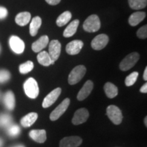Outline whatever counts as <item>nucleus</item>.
<instances>
[{
  "label": "nucleus",
  "instance_id": "obj_1",
  "mask_svg": "<svg viewBox=\"0 0 147 147\" xmlns=\"http://www.w3.org/2000/svg\"><path fill=\"white\" fill-rule=\"evenodd\" d=\"M23 89L25 94L31 99H35L39 94V87L37 81L33 78L27 79L23 84Z\"/></svg>",
  "mask_w": 147,
  "mask_h": 147
},
{
  "label": "nucleus",
  "instance_id": "obj_2",
  "mask_svg": "<svg viewBox=\"0 0 147 147\" xmlns=\"http://www.w3.org/2000/svg\"><path fill=\"white\" fill-rule=\"evenodd\" d=\"M101 23L100 18L95 14L89 16L83 23V29L87 32L93 33L100 29Z\"/></svg>",
  "mask_w": 147,
  "mask_h": 147
},
{
  "label": "nucleus",
  "instance_id": "obj_3",
  "mask_svg": "<svg viewBox=\"0 0 147 147\" xmlns=\"http://www.w3.org/2000/svg\"><path fill=\"white\" fill-rule=\"evenodd\" d=\"M86 73V67L84 65H80L76 66L71 71L68 76V82L69 84L73 85L78 83L81 80Z\"/></svg>",
  "mask_w": 147,
  "mask_h": 147
},
{
  "label": "nucleus",
  "instance_id": "obj_4",
  "mask_svg": "<svg viewBox=\"0 0 147 147\" xmlns=\"http://www.w3.org/2000/svg\"><path fill=\"white\" fill-rule=\"evenodd\" d=\"M140 55L138 53H131L125 57L121 62L119 67L121 70L127 71L133 67L139 60Z\"/></svg>",
  "mask_w": 147,
  "mask_h": 147
},
{
  "label": "nucleus",
  "instance_id": "obj_5",
  "mask_svg": "<svg viewBox=\"0 0 147 147\" xmlns=\"http://www.w3.org/2000/svg\"><path fill=\"white\" fill-rule=\"evenodd\" d=\"M107 115L110 121L115 125H119L122 122L123 115L121 110L117 106L110 105L107 108Z\"/></svg>",
  "mask_w": 147,
  "mask_h": 147
},
{
  "label": "nucleus",
  "instance_id": "obj_6",
  "mask_svg": "<svg viewBox=\"0 0 147 147\" xmlns=\"http://www.w3.org/2000/svg\"><path fill=\"white\" fill-rule=\"evenodd\" d=\"M9 45L12 51L16 54H21L25 50V43L18 36H11L9 40Z\"/></svg>",
  "mask_w": 147,
  "mask_h": 147
},
{
  "label": "nucleus",
  "instance_id": "obj_7",
  "mask_svg": "<svg viewBox=\"0 0 147 147\" xmlns=\"http://www.w3.org/2000/svg\"><path fill=\"white\" fill-rule=\"evenodd\" d=\"M70 103L69 98H65L63 102L59 105L50 115V119L51 121H56L66 111Z\"/></svg>",
  "mask_w": 147,
  "mask_h": 147
},
{
  "label": "nucleus",
  "instance_id": "obj_8",
  "mask_svg": "<svg viewBox=\"0 0 147 147\" xmlns=\"http://www.w3.org/2000/svg\"><path fill=\"white\" fill-rule=\"evenodd\" d=\"M108 41H109V38L107 35L100 34L92 40L91 47L96 51L102 50L108 45Z\"/></svg>",
  "mask_w": 147,
  "mask_h": 147
},
{
  "label": "nucleus",
  "instance_id": "obj_9",
  "mask_svg": "<svg viewBox=\"0 0 147 147\" xmlns=\"http://www.w3.org/2000/svg\"><path fill=\"white\" fill-rule=\"evenodd\" d=\"M61 51V45L59 41L57 40H52L49 44V54L53 61H56L59 57Z\"/></svg>",
  "mask_w": 147,
  "mask_h": 147
},
{
  "label": "nucleus",
  "instance_id": "obj_10",
  "mask_svg": "<svg viewBox=\"0 0 147 147\" xmlns=\"http://www.w3.org/2000/svg\"><path fill=\"white\" fill-rule=\"evenodd\" d=\"M61 93V89L57 88L51 91L50 93H49L44 99L43 102H42V107L47 108L52 106L59 97Z\"/></svg>",
  "mask_w": 147,
  "mask_h": 147
},
{
  "label": "nucleus",
  "instance_id": "obj_11",
  "mask_svg": "<svg viewBox=\"0 0 147 147\" xmlns=\"http://www.w3.org/2000/svg\"><path fill=\"white\" fill-rule=\"evenodd\" d=\"M89 117V111L86 108H80L76 110L72 119V123L75 125L86 122Z\"/></svg>",
  "mask_w": 147,
  "mask_h": 147
},
{
  "label": "nucleus",
  "instance_id": "obj_12",
  "mask_svg": "<svg viewBox=\"0 0 147 147\" xmlns=\"http://www.w3.org/2000/svg\"><path fill=\"white\" fill-rule=\"evenodd\" d=\"M82 142V139L79 136L65 137L60 141L59 147H78Z\"/></svg>",
  "mask_w": 147,
  "mask_h": 147
},
{
  "label": "nucleus",
  "instance_id": "obj_13",
  "mask_svg": "<svg viewBox=\"0 0 147 147\" xmlns=\"http://www.w3.org/2000/svg\"><path fill=\"white\" fill-rule=\"evenodd\" d=\"M83 42L81 40H73L68 43L66 46V52L70 55H75L78 54L83 47Z\"/></svg>",
  "mask_w": 147,
  "mask_h": 147
},
{
  "label": "nucleus",
  "instance_id": "obj_14",
  "mask_svg": "<svg viewBox=\"0 0 147 147\" xmlns=\"http://www.w3.org/2000/svg\"><path fill=\"white\" fill-rule=\"evenodd\" d=\"M93 89V83L91 80H87L84 83L83 87L78 92V95H77V99L79 101H82L85 100L87 97L91 93L92 90Z\"/></svg>",
  "mask_w": 147,
  "mask_h": 147
},
{
  "label": "nucleus",
  "instance_id": "obj_15",
  "mask_svg": "<svg viewBox=\"0 0 147 147\" xmlns=\"http://www.w3.org/2000/svg\"><path fill=\"white\" fill-rule=\"evenodd\" d=\"M29 134L31 138L38 143H44L47 140V133L45 129H33Z\"/></svg>",
  "mask_w": 147,
  "mask_h": 147
},
{
  "label": "nucleus",
  "instance_id": "obj_16",
  "mask_svg": "<svg viewBox=\"0 0 147 147\" xmlns=\"http://www.w3.org/2000/svg\"><path fill=\"white\" fill-rule=\"evenodd\" d=\"M3 102L5 108L9 110H12L15 107V97L11 91H7L3 97Z\"/></svg>",
  "mask_w": 147,
  "mask_h": 147
},
{
  "label": "nucleus",
  "instance_id": "obj_17",
  "mask_svg": "<svg viewBox=\"0 0 147 147\" xmlns=\"http://www.w3.org/2000/svg\"><path fill=\"white\" fill-rule=\"evenodd\" d=\"M49 37L47 36H43L40 37L37 41L34 42L32 44V49L33 51H34L35 53L40 52L42 49H44L47 47L48 44H49Z\"/></svg>",
  "mask_w": 147,
  "mask_h": 147
},
{
  "label": "nucleus",
  "instance_id": "obj_18",
  "mask_svg": "<svg viewBox=\"0 0 147 147\" xmlns=\"http://www.w3.org/2000/svg\"><path fill=\"white\" fill-rule=\"evenodd\" d=\"M146 17V13L144 12H136L131 14L129 18V23L131 26H136L140 23Z\"/></svg>",
  "mask_w": 147,
  "mask_h": 147
},
{
  "label": "nucleus",
  "instance_id": "obj_19",
  "mask_svg": "<svg viewBox=\"0 0 147 147\" xmlns=\"http://www.w3.org/2000/svg\"><path fill=\"white\" fill-rule=\"evenodd\" d=\"M37 119H38V114L36 113H29L21 119V124L24 127H29L36 122Z\"/></svg>",
  "mask_w": 147,
  "mask_h": 147
},
{
  "label": "nucleus",
  "instance_id": "obj_20",
  "mask_svg": "<svg viewBox=\"0 0 147 147\" xmlns=\"http://www.w3.org/2000/svg\"><path fill=\"white\" fill-rule=\"evenodd\" d=\"M37 59H38L39 63L43 66H49L55 63L52 60V59L51 58L49 53L46 51L40 52L37 56Z\"/></svg>",
  "mask_w": 147,
  "mask_h": 147
},
{
  "label": "nucleus",
  "instance_id": "obj_21",
  "mask_svg": "<svg viewBox=\"0 0 147 147\" xmlns=\"http://www.w3.org/2000/svg\"><path fill=\"white\" fill-rule=\"evenodd\" d=\"M30 19L31 14L28 12H23L16 15L15 21L19 26H25L29 23Z\"/></svg>",
  "mask_w": 147,
  "mask_h": 147
},
{
  "label": "nucleus",
  "instance_id": "obj_22",
  "mask_svg": "<svg viewBox=\"0 0 147 147\" xmlns=\"http://www.w3.org/2000/svg\"><path fill=\"white\" fill-rule=\"evenodd\" d=\"M42 25V19L39 16H36L31 21L29 25V33L32 36H36L38 34V29L40 28Z\"/></svg>",
  "mask_w": 147,
  "mask_h": 147
},
{
  "label": "nucleus",
  "instance_id": "obj_23",
  "mask_svg": "<svg viewBox=\"0 0 147 147\" xmlns=\"http://www.w3.org/2000/svg\"><path fill=\"white\" fill-rule=\"evenodd\" d=\"M78 25V20H74V21H71L68 25V26L66 27L65 30H64L63 36L65 38H69V37L74 36V35L76 34Z\"/></svg>",
  "mask_w": 147,
  "mask_h": 147
},
{
  "label": "nucleus",
  "instance_id": "obj_24",
  "mask_svg": "<svg viewBox=\"0 0 147 147\" xmlns=\"http://www.w3.org/2000/svg\"><path fill=\"white\" fill-rule=\"evenodd\" d=\"M104 88L106 95L108 98L113 99L118 95V88L111 82H106Z\"/></svg>",
  "mask_w": 147,
  "mask_h": 147
},
{
  "label": "nucleus",
  "instance_id": "obj_25",
  "mask_svg": "<svg viewBox=\"0 0 147 147\" xmlns=\"http://www.w3.org/2000/svg\"><path fill=\"white\" fill-rule=\"evenodd\" d=\"M71 18V14L69 11H65L59 16L56 21V23L59 27H63L65 25Z\"/></svg>",
  "mask_w": 147,
  "mask_h": 147
},
{
  "label": "nucleus",
  "instance_id": "obj_26",
  "mask_svg": "<svg viewBox=\"0 0 147 147\" xmlns=\"http://www.w3.org/2000/svg\"><path fill=\"white\" fill-rule=\"evenodd\" d=\"M130 8L134 10H140L146 7L147 0H128Z\"/></svg>",
  "mask_w": 147,
  "mask_h": 147
},
{
  "label": "nucleus",
  "instance_id": "obj_27",
  "mask_svg": "<svg viewBox=\"0 0 147 147\" xmlns=\"http://www.w3.org/2000/svg\"><path fill=\"white\" fill-rule=\"evenodd\" d=\"M21 133V128L16 124L10 125L7 127V134L10 137H16Z\"/></svg>",
  "mask_w": 147,
  "mask_h": 147
},
{
  "label": "nucleus",
  "instance_id": "obj_28",
  "mask_svg": "<svg viewBox=\"0 0 147 147\" xmlns=\"http://www.w3.org/2000/svg\"><path fill=\"white\" fill-rule=\"evenodd\" d=\"M12 121V117L8 114L0 115V127H8L10 125H11Z\"/></svg>",
  "mask_w": 147,
  "mask_h": 147
},
{
  "label": "nucleus",
  "instance_id": "obj_29",
  "mask_svg": "<svg viewBox=\"0 0 147 147\" xmlns=\"http://www.w3.org/2000/svg\"><path fill=\"white\" fill-rule=\"evenodd\" d=\"M34 63L31 61H28L25 62L23 64H21L19 66V71L21 74H27L30 72L31 71L34 69Z\"/></svg>",
  "mask_w": 147,
  "mask_h": 147
},
{
  "label": "nucleus",
  "instance_id": "obj_30",
  "mask_svg": "<svg viewBox=\"0 0 147 147\" xmlns=\"http://www.w3.org/2000/svg\"><path fill=\"white\" fill-rule=\"evenodd\" d=\"M138 77V72H137V71H134V72L130 74L128 76H127L125 80V85L127 87L133 85L136 82Z\"/></svg>",
  "mask_w": 147,
  "mask_h": 147
},
{
  "label": "nucleus",
  "instance_id": "obj_31",
  "mask_svg": "<svg viewBox=\"0 0 147 147\" xmlns=\"http://www.w3.org/2000/svg\"><path fill=\"white\" fill-rule=\"evenodd\" d=\"M10 78V74L8 70L0 69V83H4Z\"/></svg>",
  "mask_w": 147,
  "mask_h": 147
},
{
  "label": "nucleus",
  "instance_id": "obj_32",
  "mask_svg": "<svg viewBox=\"0 0 147 147\" xmlns=\"http://www.w3.org/2000/svg\"><path fill=\"white\" fill-rule=\"evenodd\" d=\"M137 36L140 39H146L147 37V26L144 25L140 27L137 32Z\"/></svg>",
  "mask_w": 147,
  "mask_h": 147
},
{
  "label": "nucleus",
  "instance_id": "obj_33",
  "mask_svg": "<svg viewBox=\"0 0 147 147\" xmlns=\"http://www.w3.org/2000/svg\"><path fill=\"white\" fill-rule=\"evenodd\" d=\"M8 15V10L4 7L0 6V20L3 19Z\"/></svg>",
  "mask_w": 147,
  "mask_h": 147
},
{
  "label": "nucleus",
  "instance_id": "obj_34",
  "mask_svg": "<svg viewBox=\"0 0 147 147\" xmlns=\"http://www.w3.org/2000/svg\"><path fill=\"white\" fill-rule=\"evenodd\" d=\"M45 1H47L49 4L55 5H57L58 3L61 1V0H45Z\"/></svg>",
  "mask_w": 147,
  "mask_h": 147
},
{
  "label": "nucleus",
  "instance_id": "obj_35",
  "mask_svg": "<svg viewBox=\"0 0 147 147\" xmlns=\"http://www.w3.org/2000/svg\"><path fill=\"white\" fill-rule=\"evenodd\" d=\"M140 91L141 93H147V84L145 83L144 85L140 88Z\"/></svg>",
  "mask_w": 147,
  "mask_h": 147
},
{
  "label": "nucleus",
  "instance_id": "obj_36",
  "mask_svg": "<svg viewBox=\"0 0 147 147\" xmlns=\"http://www.w3.org/2000/svg\"><path fill=\"white\" fill-rule=\"evenodd\" d=\"M143 78H144V80H147V67H146V68L144 69V74H143Z\"/></svg>",
  "mask_w": 147,
  "mask_h": 147
},
{
  "label": "nucleus",
  "instance_id": "obj_37",
  "mask_svg": "<svg viewBox=\"0 0 147 147\" xmlns=\"http://www.w3.org/2000/svg\"><path fill=\"white\" fill-rule=\"evenodd\" d=\"M3 144V140L1 139V138H0V147H2Z\"/></svg>",
  "mask_w": 147,
  "mask_h": 147
},
{
  "label": "nucleus",
  "instance_id": "obj_38",
  "mask_svg": "<svg viewBox=\"0 0 147 147\" xmlns=\"http://www.w3.org/2000/svg\"><path fill=\"white\" fill-rule=\"evenodd\" d=\"M12 147H25V146H23V145H22V144H18V145H16V146H14Z\"/></svg>",
  "mask_w": 147,
  "mask_h": 147
},
{
  "label": "nucleus",
  "instance_id": "obj_39",
  "mask_svg": "<svg viewBox=\"0 0 147 147\" xmlns=\"http://www.w3.org/2000/svg\"><path fill=\"white\" fill-rule=\"evenodd\" d=\"M144 121V123H145V126L147 127V117H145Z\"/></svg>",
  "mask_w": 147,
  "mask_h": 147
},
{
  "label": "nucleus",
  "instance_id": "obj_40",
  "mask_svg": "<svg viewBox=\"0 0 147 147\" xmlns=\"http://www.w3.org/2000/svg\"><path fill=\"white\" fill-rule=\"evenodd\" d=\"M0 52H1V46H0Z\"/></svg>",
  "mask_w": 147,
  "mask_h": 147
}]
</instances>
